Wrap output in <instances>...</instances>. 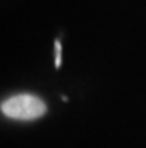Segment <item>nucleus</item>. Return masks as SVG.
Wrapping results in <instances>:
<instances>
[{
	"label": "nucleus",
	"mask_w": 146,
	"mask_h": 148,
	"mask_svg": "<svg viewBox=\"0 0 146 148\" xmlns=\"http://www.w3.org/2000/svg\"><path fill=\"white\" fill-rule=\"evenodd\" d=\"M55 48H57V58H55V67H60V63H61V57H60V53H61V45L60 42H55Z\"/></svg>",
	"instance_id": "2"
},
{
	"label": "nucleus",
	"mask_w": 146,
	"mask_h": 148,
	"mask_svg": "<svg viewBox=\"0 0 146 148\" xmlns=\"http://www.w3.org/2000/svg\"><path fill=\"white\" fill-rule=\"evenodd\" d=\"M2 112L15 120H36L45 115L46 105L33 94H18L2 103Z\"/></svg>",
	"instance_id": "1"
}]
</instances>
